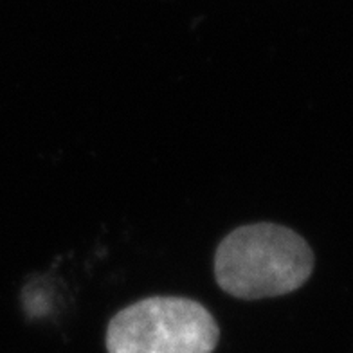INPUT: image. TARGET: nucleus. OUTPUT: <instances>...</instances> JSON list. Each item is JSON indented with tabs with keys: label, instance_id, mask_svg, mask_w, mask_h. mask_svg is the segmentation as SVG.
Returning a JSON list of instances; mask_svg holds the SVG:
<instances>
[{
	"label": "nucleus",
	"instance_id": "1",
	"mask_svg": "<svg viewBox=\"0 0 353 353\" xmlns=\"http://www.w3.org/2000/svg\"><path fill=\"white\" fill-rule=\"evenodd\" d=\"M314 251L294 229L274 222L240 225L216 247V285L236 299L278 298L296 292L314 272Z\"/></svg>",
	"mask_w": 353,
	"mask_h": 353
},
{
	"label": "nucleus",
	"instance_id": "2",
	"mask_svg": "<svg viewBox=\"0 0 353 353\" xmlns=\"http://www.w3.org/2000/svg\"><path fill=\"white\" fill-rule=\"evenodd\" d=\"M220 326L195 299L152 296L135 301L108 321V353H213Z\"/></svg>",
	"mask_w": 353,
	"mask_h": 353
}]
</instances>
